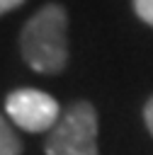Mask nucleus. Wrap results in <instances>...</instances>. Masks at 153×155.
Wrapping results in <instances>:
<instances>
[{"label":"nucleus","instance_id":"7ed1b4c3","mask_svg":"<svg viewBox=\"0 0 153 155\" xmlns=\"http://www.w3.org/2000/svg\"><path fill=\"white\" fill-rule=\"evenodd\" d=\"M10 119L24 131H49L58 124V102L41 90H15L5 99Z\"/></svg>","mask_w":153,"mask_h":155},{"label":"nucleus","instance_id":"423d86ee","mask_svg":"<svg viewBox=\"0 0 153 155\" xmlns=\"http://www.w3.org/2000/svg\"><path fill=\"white\" fill-rule=\"evenodd\" d=\"M143 119H146L148 131L153 133V97H151V102H148V104H146V109H143Z\"/></svg>","mask_w":153,"mask_h":155},{"label":"nucleus","instance_id":"f257e3e1","mask_svg":"<svg viewBox=\"0 0 153 155\" xmlns=\"http://www.w3.org/2000/svg\"><path fill=\"white\" fill-rule=\"evenodd\" d=\"M66 12L61 5L41 7L22 29V56L39 73H58L68 61Z\"/></svg>","mask_w":153,"mask_h":155},{"label":"nucleus","instance_id":"0eeeda50","mask_svg":"<svg viewBox=\"0 0 153 155\" xmlns=\"http://www.w3.org/2000/svg\"><path fill=\"white\" fill-rule=\"evenodd\" d=\"M24 0H0V15L2 12H7V10H12V7H17V5H22Z\"/></svg>","mask_w":153,"mask_h":155},{"label":"nucleus","instance_id":"39448f33","mask_svg":"<svg viewBox=\"0 0 153 155\" xmlns=\"http://www.w3.org/2000/svg\"><path fill=\"white\" fill-rule=\"evenodd\" d=\"M134 10L146 24L153 27V0H134Z\"/></svg>","mask_w":153,"mask_h":155},{"label":"nucleus","instance_id":"f03ea898","mask_svg":"<svg viewBox=\"0 0 153 155\" xmlns=\"http://www.w3.org/2000/svg\"><path fill=\"white\" fill-rule=\"evenodd\" d=\"M46 155H100L97 114L90 102H75L51 128L44 145Z\"/></svg>","mask_w":153,"mask_h":155},{"label":"nucleus","instance_id":"20e7f679","mask_svg":"<svg viewBox=\"0 0 153 155\" xmlns=\"http://www.w3.org/2000/svg\"><path fill=\"white\" fill-rule=\"evenodd\" d=\"M19 150H22V143H19L17 133L0 116V155H19Z\"/></svg>","mask_w":153,"mask_h":155}]
</instances>
